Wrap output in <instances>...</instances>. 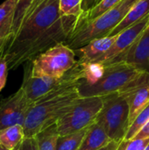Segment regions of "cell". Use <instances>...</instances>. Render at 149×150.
<instances>
[{"mask_svg": "<svg viewBox=\"0 0 149 150\" xmlns=\"http://www.w3.org/2000/svg\"><path fill=\"white\" fill-rule=\"evenodd\" d=\"M59 1L45 0L11 38L4 52L9 70H15L20 66L21 58L26 50L62 16Z\"/></svg>", "mask_w": 149, "mask_h": 150, "instance_id": "1", "label": "cell"}, {"mask_svg": "<svg viewBox=\"0 0 149 150\" xmlns=\"http://www.w3.org/2000/svg\"><path fill=\"white\" fill-rule=\"evenodd\" d=\"M79 84L58 88L32 103L24 124L25 137H34L39 132L55 124L81 98Z\"/></svg>", "mask_w": 149, "mask_h": 150, "instance_id": "2", "label": "cell"}, {"mask_svg": "<svg viewBox=\"0 0 149 150\" xmlns=\"http://www.w3.org/2000/svg\"><path fill=\"white\" fill-rule=\"evenodd\" d=\"M143 71L145 70L122 62L102 64L98 76L89 81L83 79L77 86V91L81 98L105 97L115 94Z\"/></svg>", "mask_w": 149, "mask_h": 150, "instance_id": "3", "label": "cell"}, {"mask_svg": "<svg viewBox=\"0 0 149 150\" xmlns=\"http://www.w3.org/2000/svg\"><path fill=\"white\" fill-rule=\"evenodd\" d=\"M138 1L123 0L113 8L90 21H81L78 19L75 31L69 35L64 44L75 51L95 39L108 36Z\"/></svg>", "mask_w": 149, "mask_h": 150, "instance_id": "4", "label": "cell"}, {"mask_svg": "<svg viewBox=\"0 0 149 150\" xmlns=\"http://www.w3.org/2000/svg\"><path fill=\"white\" fill-rule=\"evenodd\" d=\"M88 75V64L80 63L76 61L75 66L68 70L62 77H32L30 75V69L25 63L24 81L21 88L25 91L28 99L34 103L44 95L66 85L80 84Z\"/></svg>", "mask_w": 149, "mask_h": 150, "instance_id": "5", "label": "cell"}, {"mask_svg": "<svg viewBox=\"0 0 149 150\" xmlns=\"http://www.w3.org/2000/svg\"><path fill=\"white\" fill-rule=\"evenodd\" d=\"M76 52L64 43L57 44L26 63L32 77H62L75 64Z\"/></svg>", "mask_w": 149, "mask_h": 150, "instance_id": "6", "label": "cell"}, {"mask_svg": "<svg viewBox=\"0 0 149 150\" xmlns=\"http://www.w3.org/2000/svg\"><path fill=\"white\" fill-rule=\"evenodd\" d=\"M102 98L104 105L96 122L102 126L113 142H121L130 127L128 103L118 93Z\"/></svg>", "mask_w": 149, "mask_h": 150, "instance_id": "7", "label": "cell"}, {"mask_svg": "<svg viewBox=\"0 0 149 150\" xmlns=\"http://www.w3.org/2000/svg\"><path fill=\"white\" fill-rule=\"evenodd\" d=\"M102 97L81 98L72 109L57 122L60 135H67L90 127L103 108Z\"/></svg>", "mask_w": 149, "mask_h": 150, "instance_id": "8", "label": "cell"}, {"mask_svg": "<svg viewBox=\"0 0 149 150\" xmlns=\"http://www.w3.org/2000/svg\"><path fill=\"white\" fill-rule=\"evenodd\" d=\"M32 105L21 87L14 94L0 99V130L15 125L24 127Z\"/></svg>", "mask_w": 149, "mask_h": 150, "instance_id": "9", "label": "cell"}, {"mask_svg": "<svg viewBox=\"0 0 149 150\" xmlns=\"http://www.w3.org/2000/svg\"><path fill=\"white\" fill-rule=\"evenodd\" d=\"M118 94L128 103L130 126L140 114V112L149 104V70L143 71L135 79L130 82Z\"/></svg>", "mask_w": 149, "mask_h": 150, "instance_id": "10", "label": "cell"}, {"mask_svg": "<svg viewBox=\"0 0 149 150\" xmlns=\"http://www.w3.org/2000/svg\"><path fill=\"white\" fill-rule=\"evenodd\" d=\"M148 25L149 15H148L138 23L134 24L133 25L128 27L127 29L118 34L117 39L112 47L93 63L107 64L112 62L115 58H117L122 53L126 51Z\"/></svg>", "mask_w": 149, "mask_h": 150, "instance_id": "11", "label": "cell"}, {"mask_svg": "<svg viewBox=\"0 0 149 150\" xmlns=\"http://www.w3.org/2000/svg\"><path fill=\"white\" fill-rule=\"evenodd\" d=\"M112 62H122L141 69L148 70L149 25L126 51L122 53Z\"/></svg>", "mask_w": 149, "mask_h": 150, "instance_id": "12", "label": "cell"}, {"mask_svg": "<svg viewBox=\"0 0 149 150\" xmlns=\"http://www.w3.org/2000/svg\"><path fill=\"white\" fill-rule=\"evenodd\" d=\"M116 39L117 35L95 39L84 47L75 50V52L79 54L78 62L83 64L95 62L112 47Z\"/></svg>", "mask_w": 149, "mask_h": 150, "instance_id": "13", "label": "cell"}, {"mask_svg": "<svg viewBox=\"0 0 149 150\" xmlns=\"http://www.w3.org/2000/svg\"><path fill=\"white\" fill-rule=\"evenodd\" d=\"M148 15H149V0H139L108 36H115L119 34L121 32L138 23Z\"/></svg>", "mask_w": 149, "mask_h": 150, "instance_id": "14", "label": "cell"}, {"mask_svg": "<svg viewBox=\"0 0 149 150\" xmlns=\"http://www.w3.org/2000/svg\"><path fill=\"white\" fill-rule=\"evenodd\" d=\"M18 0H5L0 4V45L12 37V25Z\"/></svg>", "mask_w": 149, "mask_h": 150, "instance_id": "15", "label": "cell"}, {"mask_svg": "<svg viewBox=\"0 0 149 150\" xmlns=\"http://www.w3.org/2000/svg\"><path fill=\"white\" fill-rule=\"evenodd\" d=\"M112 140L108 136L105 129L95 121L89 129L78 150H99L107 146Z\"/></svg>", "mask_w": 149, "mask_h": 150, "instance_id": "16", "label": "cell"}, {"mask_svg": "<svg viewBox=\"0 0 149 150\" xmlns=\"http://www.w3.org/2000/svg\"><path fill=\"white\" fill-rule=\"evenodd\" d=\"M25 138L24 127L15 125L0 130V145L7 150H16Z\"/></svg>", "mask_w": 149, "mask_h": 150, "instance_id": "17", "label": "cell"}, {"mask_svg": "<svg viewBox=\"0 0 149 150\" xmlns=\"http://www.w3.org/2000/svg\"><path fill=\"white\" fill-rule=\"evenodd\" d=\"M56 123L39 132L34 137L39 150H56V143L59 137Z\"/></svg>", "mask_w": 149, "mask_h": 150, "instance_id": "18", "label": "cell"}, {"mask_svg": "<svg viewBox=\"0 0 149 150\" xmlns=\"http://www.w3.org/2000/svg\"><path fill=\"white\" fill-rule=\"evenodd\" d=\"M88 129L89 127L70 134L59 135L56 143V150H78L83 143Z\"/></svg>", "mask_w": 149, "mask_h": 150, "instance_id": "19", "label": "cell"}, {"mask_svg": "<svg viewBox=\"0 0 149 150\" xmlns=\"http://www.w3.org/2000/svg\"><path fill=\"white\" fill-rule=\"evenodd\" d=\"M121 1H123V0H102L94 8L90 9V11H84L78 18V19L81 20V21L93 20V19L97 18V17H99L100 15H102L103 13H105V11H107L108 10H110V9L113 8L114 6H116Z\"/></svg>", "mask_w": 149, "mask_h": 150, "instance_id": "20", "label": "cell"}, {"mask_svg": "<svg viewBox=\"0 0 149 150\" xmlns=\"http://www.w3.org/2000/svg\"><path fill=\"white\" fill-rule=\"evenodd\" d=\"M149 121V104L140 112L133 122L128 128L124 141H133L134 137L140 133L144 126Z\"/></svg>", "mask_w": 149, "mask_h": 150, "instance_id": "21", "label": "cell"}, {"mask_svg": "<svg viewBox=\"0 0 149 150\" xmlns=\"http://www.w3.org/2000/svg\"><path fill=\"white\" fill-rule=\"evenodd\" d=\"M33 1L34 0H18L12 25V36H14L21 27L25 20V18Z\"/></svg>", "mask_w": 149, "mask_h": 150, "instance_id": "22", "label": "cell"}, {"mask_svg": "<svg viewBox=\"0 0 149 150\" xmlns=\"http://www.w3.org/2000/svg\"><path fill=\"white\" fill-rule=\"evenodd\" d=\"M83 0H60V12L62 16H74L79 18L83 12Z\"/></svg>", "mask_w": 149, "mask_h": 150, "instance_id": "23", "label": "cell"}, {"mask_svg": "<svg viewBox=\"0 0 149 150\" xmlns=\"http://www.w3.org/2000/svg\"><path fill=\"white\" fill-rule=\"evenodd\" d=\"M8 42H4L0 45V91L4 89L6 84L7 76H8V64L4 56L5 48Z\"/></svg>", "mask_w": 149, "mask_h": 150, "instance_id": "24", "label": "cell"}, {"mask_svg": "<svg viewBox=\"0 0 149 150\" xmlns=\"http://www.w3.org/2000/svg\"><path fill=\"white\" fill-rule=\"evenodd\" d=\"M149 143L148 139L123 141L120 142L117 150H144Z\"/></svg>", "mask_w": 149, "mask_h": 150, "instance_id": "25", "label": "cell"}, {"mask_svg": "<svg viewBox=\"0 0 149 150\" xmlns=\"http://www.w3.org/2000/svg\"><path fill=\"white\" fill-rule=\"evenodd\" d=\"M16 150H39L35 137H25Z\"/></svg>", "mask_w": 149, "mask_h": 150, "instance_id": "26", "label": "cell"}, {"mask_svg": "<svg viewBox=\"0 0 149 150\" xmlns=\"http://www.w3.org/2000/svg\"><path fill=\"white\" fill-rule=\"evenodd\" d=\"M149 138V121L144 126V127L140 131V133L134 137L133 140H143Z\"/></svg>", "mask_w": 149, "mask_h": 150, "instance_id": "27", "label": "cell"}, {"mask_svg": "<svg viewBox=\"0 0 149 150\" xmlns=\"http://www.w3.org/2000/svg\"><path fill=\"white\" fill-rule=\"evenodd\" d=\"M102 0H83V9L84 11H90L94 8L97 4H98Z\"/></svg>", "mask_w": 149, "mask_h": 150, "instance_id": "28", "label": "cell"}, {"mask_svg": "<svg viewBox=\"0 0 149 150\" xmlns=\"http://www.w3.org/2000/svg\"><path fill=\"white\" fill-rule=\"evenodd\" d=\"M45 0H34L33 2H32V5H31V7H30V9H29V11H28V12H27V14H26V16H25V20H24V22L28 18V17L36 10V8L40 5V4H41L43 2H44ZM23 22V23H24ZM20 29V28H19Z\"/></svg>", "mask_w": 149, "mask_h": 150, "instance_id": "29", "label": "cell"}, {"mask_svg": "<svg viewBox=\"0 0 149 150\" xmlns=\"http://www.w3.org/2000/svg\"><path fill=\"white\" fill-rule=\"evenodd\" d=\"M119 144H120V142H113L112 141L107 146L104 147L103 149H101L99 150H117L118 148H119Z\"/></svg>", "mask_w": 149, "mask_h": 150, "instance_id": "30", "label": "cell"}, {"mask_svg": "<svg viewBox=\"0 0 149 150\" xmlns=\"http://www.w3.org/2000/svg\"><path fill=\"white\" fill-rule=\"evenodd\" d=\"M144 150H149V143L148 144V145H147V147L145 148V149Z\"/></svg>", "mask_w": 149, "mask_h": 150, "instance_id": "31", "label": "cell"}, {"mask_svg": "<svg viewBox=\"0 0 149 150\" xmlns=\"http://www.w3.org/2000/svg\"><path fill=\"white\" fill-rule=\"evenodd\" d=\"M0 150H7L6 149H4V147H2L1 145H0Z\"/></svg>", "mask_w": 149, "mask_h": 150, "instance_id": "32", "label": "cell"}]
</instances>
